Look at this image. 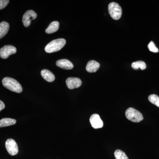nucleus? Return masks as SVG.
<instances>
[{
    "label": "nucleus",
    "instance_id": "17",
    "mask_svg": "<svg viewBox=\"0 0 159 159\" xmlns=\"http://www.w3.org/2000/svg\"><path fill=\"white\" fill-rule=\"evenodd\" d=\"M114 155L116 159H129L125 152L120 149L115 151Z\"/></svg>",
    "mask_w": 159,
    "mask_h": 159
},
{
    "label": "nucleus",
    "instance_id": "1",
    "mask_svg": "<svg viewBox=\"0 0 159 159\" xmlns=\"http://www.w3.org/2000/svg\"><path fill=\"white\" fill-rule=\"evenodd\" d=\"M3 86L9 90L16 93H21L23 91L22 87L19 82L11 77H6L2 80Z\"/></svg>",
    "mask_w": 159,
    "mask_h": 159
},
{
    "label": "nucleus",
    "instance_id": "9",
    "mask_svg": "<svg viewBox=\"0 0 159 159\" xmlns=\"http://www.w3.org/2000/svg\"><path fill=\"white\" fill-rule=\"evenodd\" d=\"M89 121L92 127L94 129H97L103 127V122L98 114H94L92 115L90 118Z\"/></svg>",
    "mask_w": 159,
    "mask_h": 159
},
{
    "label": "nucleus",
    "instance_id": "13",
    "mask_svg": "<svg viewBox=\"0 0 159 159\" xmlns=\"http://www.w3.org/2000/svg\"><path fill=\"white\" fill-rule=\"evenodd\" d=\"M59 27V23L57 21L52 22L46 29V32L47 34H52L56 32L58 30Z\"/></svg>",
    "mask_w": 159,
    "mask_h": 159
},
{
    "label": "nucleus",
    "instance_id": "7",
    "mask_svg": "<svg viewBox=\"0 0 159 159\" xmlns=\"http://www.w3.org/2000/svg\"><path fill=\"white\" fill-rule=\"evenodd\" d=\"M37 14L33 10H28L23 16L22 19L23 25L25 27H29L31 25V20L35 19L37 17Z\"/></svg>",
    "mask_w": 159,
    "mask_h": 159
},
{
    "label": "nucleus",
    "instance_id": "2",
    "mask_svg": "<svg viewBox=\"0 0 159 159\" xmlns=\"http://www.w3.org/2000/svg\"><path fill=\"white\" fill-rule=\"evenodd\" d=\"M66 43V40L64 39L53 40L46 46L45 51L48 53L57 52L62 49Z\"/></svg>",
    "mask_w": 159,
    "mask_h": 159
},
{
    "label": "nucleus",
    "instance_id": "14",
    "mask_svg": "<svg viewBox=\"0 0 159 159\" xmlns=\"http://www.w3.org/2000/svg\"><path fill=\"white\" fill-rule=\"evenodd\" d=\"M9 29V23L5 21L0 23V39L4 37L8 33Z\"/></svg>",
    "mask_w": 159,
    "mask_h": 159
},
{
    "label": "nucleus",
    "instance_id": "12",
    "mask_svg": "<svg viewBox=\"0 0 159 159\" xmlns=\"http://www.w3.org/2000/svg\"><path fill=\"white\" fill-rule=\"evenodd\" d=\"M41 74L43 78L48 82H53L55 80L54 74L49 70L46 69L42 70L41 72Z\"/></svg>",
    "mask_w": 159,
    "mask_h": 159
},
{
    "label": "nucleus",
    "instance_id": "21",
    "mask_svg": "<svg viewBox=\"0 0 159 159\" xmlns=\"http://www.w3.org/2000/svg\"><path fill=\"white\" fill-rule=\"evenodd\" d=\"M5 107V105L4 102L2 100H0V111L4 109Z\"/></svg>",
    "mask_w": 159,
    "mask_h": 159
},
{
    "label": "nucleus",
    "instance_id": "6",
    "mask_svg": "<svg viewBox=\"0 0 159 159\" xmlns=\"http://www.w3.org/2000/svg\"><path fill=\"white\" fill-rule=\"evenodd\" d=\"M6 147L8 153L11 156H15L18 152L17 143L13 139H9L6 142Z\"/></svg>",
    "mask_w": 159,
    "mask_h": 159
},
{
    "label": "nucleus",
    "instance_id": "3",
    "mask_svg": "<svg viewBox=\"0 0 159 159\" xmlns=\"http://www.w3.org/2000/svg\"><path fill=\"white\" fill-rule=\"evenodd\" d=\"M125 116L128 120L134 122H139L143 120L142 114L133 107H129L125 111Z\"/></svg>",
    "mask_w": 159,
    "mask_h": 159
},
{
    "label": "nucleus",
    "instance_id": "8",
    "mask_svg": "<svg viewBox=\"0 0 159 159\" xmlns=\"http://www.w3.org/2000/svg\"><path fill=\"white\" fill-rule=\"evenodd\" d=\"M66 84L70 89L78 88L82 84L81 80L77 77H69L66 80Z\"/></svg>",
    "mask_w": 159,
    "mask_h": 159
},
{
    "label": "nucleus",
    "instance_id": "11",
    "mask_svg": "<svg viewBox=\"0 0 159 159\" xmlns=\"http://www.w3.org/2000/svg\"><path fill=\"white\" fill-rule=\"evenodd\" d=\"M100 67L99 62L96 61L91 60L89 61L86 66V70L89 73H95L98 70Z\"/></svg>",
    "mask_w": 159,
    "mask_h": 159
},
{
    "label": "nucleus",
    "instance_id": "20",
    "mask_svg": "<svg viewBox=\"0 0 159 159\" xmlns=\"http://www.w3.org/2000/svg\"><path fill=\"white\" fill-rule=\"evenodd\" d=\"M9 2V0H0V10L6 8Z\"/></svg>",
    "mask_w": 159,
    "mask_h": 159
},
{
    "label": "nucleus",
    "instance_id": "19",
    "mask_svg": "<svg viewBox=\"0 0 159 159\" xmlns=\"http://www.w3.org/2000/svg\"><path fill=\"white\" fill-rule=\"evenodd\" d=\"M148 47L149 51L153 53H158L159 52L158 49L156 47L155 44L153 41H151L148 44Z\"/></svg>",
    "mask_w": 159,
    "mask_h": 159
},
{
    "label": "nucleus",
    "instance_id": "4",
    "mask_svg": "<svg viewBox=\"0 0 159 159\" xmlns=\"http://www.w3.org/2000/svg\"><path fill=\"white\" fill-rule=\"evenodd\" d=\"M108 11L111 17L115 20H119L122 16V9L121 6L118 3L114 2L109 4Z\"/></svg>",
    "mask_w": 159,
    "mask_h": 159
},
{
    "label": "nucleus",
    "instance_id": "18",
    "mask_svg": "<svg viewBox=\"0 0 159 159\" xmlns=\"http://www.w3.org/2000/svg\"><path fill=\"white\" fill-rule=\"evenodd\" d=\"M149 102L159 107V97L155 94H152L148 97Z\"/></svg>",
    "mask_w": 159,
    "mask_h": 159
},
{
    "label": "nucleus",
    "instance_id": "10",
    "mask_svg": "<svg viewBox=\"0 0 159 159\" xmlns=\"http://www.w3.org/2000/svg\"><path fill=\"white\" fill-rule=\"evenodd\" d=\"M57 66L65 70H71L74 68V65L69 60L66 59H60L56 62Z\"/></svg>",
    "mask_w": 159,
    "mask_h": 159
},
{
    "label": "nucleus",
    "instance_id": "15",
    "mask_svg": "<svg viewBox=\"0 0 159 159\" xmlns=\"http://www.w3.org/2000/svg\"><path fill=\"white\" fill-rule=\"evenodd\" d=\"M16 121L14 119L11 118H4L0 120V127H6L10 125H14Z\"/></svg>",
    "mask_w": 159,
    "mask_h": 159
},
{
    "label": "nucleus",
    "instance_id": "5",
    "mask_svg": "<svg viewBox=\"0 0 159 159\" xmlns=\"http://www.w3.org/2000/svg\"><path fill=\"white\" fill-rule=\"evenodd\" d=\"M16 48L12 45H6L0 49V57L2 59H7L9 56L15 54Z\"/></svg>",
    "mask_w": 159,
    "mask_h": 159
},
{
    "label": "nucleus",
    "instance_id": "16",
    "mask_svg": "<svg viewBox=\"0 0 159 159\" xmlns=\"http://www.w3.org/2000/svg\"><path fill=\"white\" fill-rule=\"evenodd\" d=\"M132 67L134 70H138L140 68L142 70H144L146 69V64L144 61H135L132 64Z\"/></svg>",
    "mask_w": 159,
    "mask_h": 159
}]
</instances>
